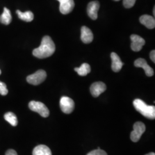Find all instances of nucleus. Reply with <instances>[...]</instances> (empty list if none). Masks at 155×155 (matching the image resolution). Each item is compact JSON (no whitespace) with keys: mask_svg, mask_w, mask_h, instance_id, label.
Masks as SVG:
<instances>
[{"mask_svg":"<svg viewBox=\"0 0 155 155\" xmlns=\"http://www.w3.org/2000/svg\"><path fill=\"white\" fill-rule=\"evenodd\" d=\"M1 70H0V75H1Z\"/></svg>","mask_w":155,"mask_h":155,"instance_id":"28","label":"nucleus"},{"mask_svg":"<svg viewBox=\"0 0 155 155\" xmlns=\"http://www.w3.org/2000/svg\"><path fill=\"white\" fill-rule=\"evenodd\" d=\"M87 155H107V154L105 151L101 150V149L100 150L97 149V150L91 151Z\"/></svg>","mask_w":155,"mask_h":155,"instance_id":"22","label":"nucleus"},{"mask_svg":"<svg viewBox=\"0 0 155 155\" xmlns=\"http://www.w3.org/2000/svg\"><path fill=\"white\" fill-rule=\"evenodd\" d=\"M155 7H154V8H153V15H154V16H155Z\"/></svg>","mask_w":155,"mask_h":155,"instance_id":"26","label":"nucleus"},{"mask_svg":"<svg viewBox=\"0 0 155 155\" xmlns=\"http://www.w3.org/2000/svg\"><path fill=\"white\" fill-rule=\"evenodd\" d=\"M47 77V74L45 70H39L33 74L29 75L27 78L28 83L33 85H38L44 82Z\"/></svg>","mask_w":155,"mask_h":155,"instance_id":"4","label":"nucleus"},{"mask_svg":"<svg viewBox=\"0 0 155 155\" xmlns=\"http://www.w3.org/2000/svg\"><path fill=\"white\" fill-rule=\"evenodd\" d=\"M60 106L61 110L66 114L71 113L75 107L74 101L68 97H62L60 100Z\"/></svg>","mask_w":155,"mask_h":155,"instance_id":"6","label":"nucleus"},{"mask_svg":"<svg viewBox=\"0 0 155 155\" xmlns=\"http://www.w3.org/2000/svg\"><path fill=\"white\" fill-rule=\"evenodd\" d=\"M145 155H155V153L154 152H150V153H148Z\"/></svg>","mask_w":155,"mask_h":155,"instance_id":"25","label":"nucleus"},{"mask_svg":"<svg viewBox=\"0 0 155 155\" xmlns=\"http://www.w3.org/2000/svg\"><path fill=\"white\" fill-rule=\"evenodd\" d=\"M5 155H18L16 152L13 150H8L6 152Z\"/></svg>","mask_w":155,"mask_h":155,"instance_id":"23","label":"nucleus"},{"mask_svg":"<svg viewBox=\"0 0 155 155\" xmlns=\"http://www.w3.org/2000/svg\"><path fill=\"white\" fill-rule=\"evenodd\" d=\"M136 0H123V4L125 8H130L134 5Z\"/></svg>","mask_w":155,"mask_h":155,"instance_id":"20","label":"nucleus"},{"mask_svg":"<svg viewBox=\"0 0 155 155\" xmlns=\"http://www.w3.org/2000/svg\"><path fill=\"white\" fill-rule=\"evenodd\" d=\"M133 105L136 110L143 116L150 120L155 118V107L147 105L143 100L136 99L133 101Z\"/></svg>","mask_w":155,"mask_h":155,"instance_id":"2","label":"nucleus"},{"mask_svg":"<svg viewBox=\"0 0 155 155\" xmlns=\"http://www.w3.org/2000/svg\"><path fill=\"white\" fill-rule=\"evenodd\" d=\"M74 70L77 72L80 76H86L91 71V68L87 63H83L81 66L78 68H75Z\"/></svg>","mask_w":155,"mask_h":155,"instance_id":"18","label":"nucleus"},{"mask_svg":"<svg viewBox=\"0 0 155 155\" xmlns=\"http://www.w3.org/2000/svg\"><path fill=\"white\" fill-rule=\"evenodd\" d=\"M4 118L7 122H9L11 125L16 127L18 124V120L16 116L12 112H8L4 115Z\"/></svg>","mask_w":155,"mask_h":155,"instance_id":"19","label":"nucleus"},{"mask_svg":"<svg viewBox=\"0 0 155 155\" xmlns=\"http://www.w3.org/2000/svg\"><path fill=\"white\" fill-rule=\"evenodd\" d=\"M140 22L148 29H153L155 27V18L148 15H144L140 18Z\"/></svg>","mask_w":155,"mask_h":155,"instance_id":"14","label":"nucleus"},{"mask_svg":"<svg viewBox=\"0 0 155 155\" xmlns=\"http://www.w3.org/2000/svg\"><path fill=\"white\" fill-rule=\"evenodd\" d=\"M134 66L137 67H141L143 68L145 71V74L148 77H152L154 74V71L152 68L148 64L147 61L143 58L137 59L134 63Z\"/></svg>","mask_w":155,"mask_h":155,"instance_id":"9","label":"nucleus"},{"mask_svg":"<svg viewBox=\"0 0 155 155\" xmlns=\"http://www.w3.org/2000/svg\"><path fill=\"white\" fill-rule=\"evenodd\" d=\"M145 131V126L142 122H136L133 125V130L130 134V139L133 142H137Z\"/></svg>","mask_w":155,"mask_h":155,"instance_id":"5","label":"nucleus"},{"mask_svg":"<svg viewBox=\"0 0 155 155\" xmlns=\"http://www.w3.org/2000/svg\"><path fill=\"white\" fill-rule=\"evenodd\" d=\"M111 59L112 61L111 68L113 71L117 72H119L124 65L120 58L119 56L115 52H112L110 55Z\"/></svg>","mask_w":155,"mask_h":155,"instance_id":"12","label":"nucleus"},{"mask_svg":"<svg viewBox=\"0 0 155 155\" xmlns=\"http://www.w3.org/2000/svg\"><path fill=\"white\" fill-rule=\"evenodd\" d=\"M16 13L20 19L24 21H26V22L32 21L34 18V15L32 12L27 11L25 12H22L19 10H17L16 11Z\"/></svg>","mask_w":155,"mask_h":155,"instance_id":"16","label":"nucleus"},{"mask_svg":"<svg viewBox=\"0 0 155 155\" xmlns=\"http://www.w3.org/2000/svg\"><path fill=\"white\" fill-rule=\"evenodd\" d=\"M114 1H120V0H114Z\"/></svg>","mask_w":155,"mask_h":155,"instance_id":"27","label":"nucleus"},{"mask_svg":"<svg viewBox=\"0 0 155 155\" xmlns=\"http://www.w3.org/2000/svg\"><path fill=\"white\" fill-rule=\"evenodd\" d=\"M29 107L32 111L38 113L43 117H48L50 115V111L47 107L41 102L31 101L29 104Z\"/></svg>","mask_w":155,"mask_h":155,"instance_id":"3","label":"nucleus"},{"mask_svg":"<svg viewBox=\"0 0 155 155\" xmlns=\"http://www.w3.org/2000/svg\"><path fill=\"white\" fill-rule=\"evenodd\" d=\"M106 90L105 84L101 82L93 83L90 87V92L94 97H98Z\"/></svg>","mask_w":155,"mask_h":155,"instance_id":"10","label":"nucleus"},{"mask_svg":"<svg viewBox=\"0 0 155 155\" xmlns=\"http://www.w3.org/2000/svg\"><path fill=\"white\" fill-rule=\"evenodd\" d=\"M150 58L152 60V61L153 63H155V51L153 50L150 53Z\"/></svg>","mask_w":155,"mask_h":155,"instance_id":"24","label":"nucleus"},{"mask_svg":"<svg viewBox=\"0 0 155 155\" xmlns=\"http://www.w3.org/2000/svg\"><path fill=\"white\" fill-rule=\"evenodd\" d=\"M100 8L99 2L95 1H91L87 6V14L93 20H96L98 17V11Z\"/></svg>","mask_w":155,"mask_h":155,"instance_id":"11","label":"nucleus"},{"mask_svg":"<svg viewBox=\"0 0 155 155\" xmlns=\"http://www.w3.org/2000/svg\"><path fill=\"white\" fill-rule=\"evenodd\" d=\"M33 155H52L50 148L45 145H39L33 149Z\"/></svg>","mask_w":155,"mask_h":155,"instance_id":"15","label":"nucleus"},{"mask_svg":"<svg viewBox=\"0 0 155 155\" xmlns=\"http://www.w3.org/2000/svg\"><path fill=\"white\" fill-rule=\"evenodd\" d=\"M11 21L12 15L11 11L8 8H4V12L0 16V21L5 25H8L11 22Z\"/></svg>","mask_w":155,"mask_h":155,"instance_id":"17","label":"nucleus"},{"mask_svg":"<svg viewBox=\"0 0 155 155\" xmlns=\"http://www.w3.org/2000/svg\"><path fill=\"white\" fill-rule=\"evenodd\" d=\"M8 93L6 85L4 83L0 81V94L2 95H6Z\"/></svg>","mask_w":155,"mask_h":155,"instance_id":"21","label":"nucleus"},{"mask_svg":"<svg viewBox=\"0 0 155 155\" xmlns=\"http://www.w3.org/2000/svg\"><path fill=\"white\" fill-rule=\"evenodd\" d=\"M60 2L59 9L61 13L67 15L72 11L75 4L74 0H58Z\"/></svg>","mask_w":155,"mask_h":155,"instance_id":"8","label":"nucleus"},{"mask_svg":"<svg viewBox=\"0 0 155 155\" xmlns=\"http://www.w3.org/2000/svg\"><path fill=\"white\" fill-rule=\"evenodd\" d=\"M82 41L85 44L90 43L93 40V34L91 31L86 26H83L81 28V36Z\"/></svg>","mask_w":155,"mask_h":155,"instance_id":"13","label":"nucleus"},{"mask_svg":"<svg viewBox=\"0 0 155 155\" xmlns=\"http://www.w3.org/2000/svg\"><path fill=\"white\" fill-rule=\"evenodd\" d=\"M130 39L132 41V50L135 52H139L141 51L145 43V40L137 35H132L130 36Z\"/></svg>","mask_w":155,"mask_h":155,"instance_id":"7","label":"nucleus"},{"mask_svg":"<svg viewBox=\"0 0 155 155\" xmlns=\"http://www.w3.org/2000/svg\"><path fill=\"white\" fill-rule=\"evenodd\" d=\"M55 51V45L48 36H45L42 39L41 45L33 51V55L39 59L48 58Z\"/></svg>","mask_w":155,"mask_h":155,"instance_id":"1","label":"nucleus"}]
</instances>
